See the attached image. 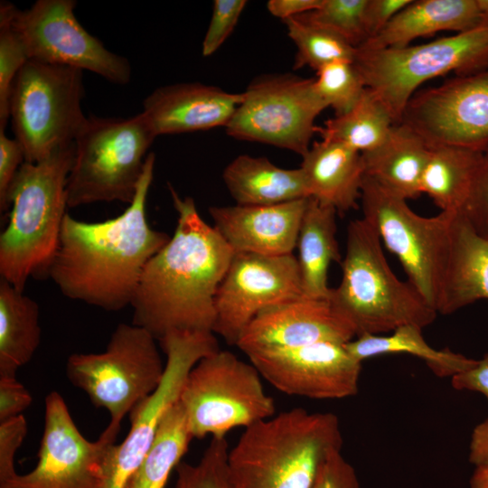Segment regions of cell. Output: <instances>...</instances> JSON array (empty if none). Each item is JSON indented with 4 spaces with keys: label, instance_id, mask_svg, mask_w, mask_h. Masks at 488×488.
<instances>
[{
    "label": "cell",
    "instance_id": "obj_8",
    "mask_svg": "<svg viewBox=\"0 0 488 488\" xmlns=\"http://www.w3.org/2000/svg\"><path fill=\"white\" fill-rule=\"evenodd\" d=\"M82 70L29 60L12 87L9 113L25 162H40L74 142L87 117Z\"/></svg>",
    "mask_w": 488,
    "mask_h": 488
},
{
    "label": "cell",
    "instance_id": "obj_13",
    "mask_svg": "<svg viewBox=\"0 0 488 488\" xmlns=\"http://www.w3.org/2000/svg\"><path fill=\"white\" fill-rule=\"evenodd\" d=\"M158 342L166 355L164 378L129 413L131 425L126 438L109 447L102 465L100 488H123L147 454L163 418L179 401L190 371L201 359L220 350L211 332L175 331Z\"/></svg>",
    "mask_w": 488,
    "mask_h": 488
},
{
    "label": "cell",
    "instance_id": "obj_2",
    "mask_svg": "<svg viewBox=\"0 0 488 488\" xmlns=\"http://www.w3.org/2000/svg\"><path fill=\"white\" fill-rule=\"evenodd\" d=\"M168 188L176 227L146 264L130 305L132 324L157 341L175 331L213 333L216 295L234 255L201 217L194 200Z\"/></svg>",
    "mask_w": 488,
    "mask_h": 488
},
{
    "label": "cell",
    "instance_id": "obj_34",
    "mask_svg": "<svg viewBox=\"0 0 488 488\" xmlns=\"http://www.w3.org/2000/svg\"><path fill=\"white\" fill-rule=\"evenodd\" d=\"M367 0H323L321 5L296 16L328 30L357 48L367 40L364 12Z\"/></svg>",
    "mask_w": 488,
    "mask_h": 488
},
{
    "label": "cell",
    "instance_id": "obj_36",
    "mask_svg": "<svg viewBox=\"0 0 488 488\" xmlns=\"http://www.w3.org/2000/svg\"><path fill=\"white\" fill-rule=\"evenodd\" d=\"M228 442L225 436L211 437L196 464L180 462L174 488H231L227 473Z\"/></svg>",
    "mask_w": 488,
    "mask_h": 488
},
{
    "label": "cell",
    "instance_id": "obj_20",
    "mask_svg": "<svg viewBox=\"0 0 488 488\" xmlns=\"http://www.w3.org/2000/svg\"><path fill=\"white\" fill-rule=\"evenodd\" d=\"M308 198L274 205L211 206L209 213L234 253L287 255L296 247Z\"/></svg>",
    "mask_w": 488,
    "mask_h": 488
},
{
    "label": "cell",
    "instance_id": "obj_26",
    "mask_svg": "<svg viewBox=\"0 0 488 488\" xmlns=\"http://www.w3.org/2000/svg\"><path fill=\"white\" fill-rule=\"evenodd\" d=\"M222 179L239 205H274L310 197L300 167L281 168L262 156H237L223 170Z\"/></svg>",
    "mask_w": 488,
    "mask_h": 488
},
{
    "label": "cell",
    "instance_id": "obj_47",
    "mask_svg": "<svg viewBox=\"0 0 488 488\" xmlns=\"http://www.w3.org/2000/svg\"><path fill=\"white\" fill-rule=\"evenodd\" d=\"M469 461L476 467H488V418L473 430L469 446Z\"/></svg>",
    "mask_w": 488,
    "mask_h": 488
},
{
    "label": "cell",
    "instance_id": "obj_39",
    "mask_svg": "<svg viewBox=\"0 0 488 488\" xmlns=\"http://www.w3.org/2000/svg\"><path fill=\"white\" fill-rule=\"evenodd\" d=\"M461 213L479 235L488 237V147L483 151L469 197Z\"/></svg>",
    "mask_w": 488,
    "mask_h": 488
},
{
    "label": "cell",
    "instance_id": "obj_49",
    "mask_svg": "<svg viewBox=\"0 0 488 488\" xmlns=\"http://www.w3.org/2000/svg\"><path fill=\"white\" fill-rule=\"evenodd\" d=\"M484 23H488V0H477Z\"/></svg>",
    "mask_w": 488,
    "mask_h": 488
},
{
    "label": "cell",
    "instance_id": "obj_29",
    "mask_svg": "<svg viewBox=\"0 0 488 488\" xmlns=\"http://www.w3.org/2000/svg\"><path fill=\"white\" fill-rule=\"evenodd\" d=\"M39 318L37 303L1 278L0 377H15L34 355L42 338Z\"/></svg>",
    "mask_w": 488,
    "mask_h": 488
},
{
    "label": "cell",
    "instance_id": "obj_16",
    "mask_svg": "<svg viewBox=\"0 0 488 488\" xmlns=\"http://www.w3.org/2000/svg\"><path fill=\"white\" fill-rule=\"evenodd\" d=\"M302 296L298 262L293 254L234 253L216 295L213 333L236 345L258 314Z\"/></svg>",
    "mask_w": 488,
    "mask_h": 488
},
{
    "label": "cell",
    "instance_id": "obj_6",
    "mask_svg": "<svg viewBox=\"0 0 488 488\" xmlns=\"http://www.w3.org/2000/svg\"><path fill=\"white\" fill-rule=\"evenodd\" d=\"M155 137L143 112L127 118L87 117L74 140L68 208L115 201L130 204Z\"/></svg>",
    "mask_w": 488,
    "mask_h": 488
},
{
    "label": "cell",
    "instance_id": "obj_17",
    "mask_svg": "<svg viewBox=\"0 0 488 488\" xmlns=\"http://www.w3.org/2000/svg\"><path fill=\"white\" fill-rule=\"evenodd\" d=\"M400 123L417 132L428 146L483 151L488 147V66L418 91Z\"/></svg>",
    "mask_w": 488,
    "mask_h": 488
},
{
    "label": "cell",
    "instance_id": "obj_48",
    "mask_svg": "<svg viewBox=\"0 0 488 488\" xmlns=\"http://www.w3.org/2000/svg\"><path fill=\"white\" fill-rule=\"evenodd\" d=\"M470 488H488V467H476L470 481Z\"/></svg>",
    "mask_w": 488,
    "mask_h": 488
},
{
    "label": "cell",
    "instance_id": "obj_12",
    "mask_svg": "<svg viewBox=\"0 0 488 488\" xmlns=\"http://www.w3.org/2000/svg\"><path fill=\"white\" fill-rule=\"evenodd\" d=\"M226 133L238 140L290 150L302 157L308 152L316 117L327 107L314 88V79L285 73L255 79Z\"/></svg>",
    "mask_w": 488,
    "mask_h": 488
},
{
    "label": "cell",
    "instance_id": "obj_27",
    "mask_svg": "<svg viewBox=\"0 0 488 488\" xmlns=\"http://www.w3.org/2000/svg\"><path fill=\"white\" fill-rule=\"evenodd\" d=\"M336 213L332 206L309 197L301 221L296 247L303 296L328 298V268L342 262L336 239Z\"/></svg>",
    "mask_w": 488,
    "mask_h": 488
},
{
    "label": "cell",
    "instance_id": "obj_30",
    "mask_svg": "<svg viewBox=\"0 0 488 488\" xmlns=\"http://www.w3.org/2000/svg\"><path fill=\"white\" fill-rule=\"evenodd\" d=\"M422 329L403 325L389 335L363 334L344 344L347 352L357 361L388 353H408L422 359L435 375L453 377L472 368L476 360L454 352L448 348L436 350L424 339Z\"/></svg>",
    "mask_w": 488,
    "mask_h": 488
},
{
    "label": "cell",
    "instance_id": "obj_18",
    "mask_svg": "<svg viewBox=\"0 0 488 488\" xmlns=\"http://www.w3.org/2000/svg\"><path fill=\"white\" fill-rule=\"evenodd\" d=\"M345 344V343H344ZM344 344L318 343L293 348L246 351L249 361L279 391L314 399L356 395L361 362Z\"/></svg>",
    "mask_w": 488,
    "mask_h": 488
},
{
    "label": "cell",
    "instance_id": "obj_15",
    "mask_svg": "<svg viewBox=\"0 0 488 488\" xmlns=\"http://www.w3.org/2000/svg\"><path fill=\"white\" fill-rule=\"evenodd\" d=\"M119 430L108 424L99 439L88 440L62 396L52 391L45 397L37 465L27 474L16 473L0 482V488H100L103 462Z\"/></svg>",
    "mask_w": 488,
    "mask_h": 488
},
{
    "label": "cell",
    "instance_id": "obj_9",
    "mask_svg": "<svg viewBox=\"0 0 488 488\" xmlns=\"http://www.w3.org/2000/svg\"><path fill=\"white\" fill-rule=\"evenodd\" d=\"M156 341L140 326L119 324L105 351L68 358L67 378L96 408L109 413V425L120 427L125 416L150 396L164 378L165 363Z\"/></svg>",
    "mask_w": 488,
    "mask_h": 488
},
{
    "label": "cell",
    "instance_id": "obj_38",
    "mask_svg": "<svg viewBox=\"0 0 488 488\" xmlns=\"http://www.w3.org/2000/svg\"><path fill=\"white\" fill-rule=\"evenodd\" d=\"M247 5L245 0H215L209 27L202 44L208 57L216 52L233 32Z\"/></svg>",
    "mask_w": 488,
    "mask_h": 488
},
{
    "label": "cell",
    "instance_id": "obj_4",
    "mask_svg": "<svg viewBox=\"0 0 488 488\" xmlns=\"http://www.w3.org/2000/svg\"><path fill=\"white\" fill-rule=\"evenodd\" d=\"M74 152L73 142L40 162L24 161L10 187L12 210L0 235V275L20 291L30 277L47 274L57 250Z\"/></svg>",
    "mask_w": 488,
    "mask_h": 488
},
{
    "label": "cell",
    "instance_id": "obj_35",
    "mask_svg": "<svg viewBox=\"0 0 488 488\" xmlns=\"http://www.w3.org/2000/svg\"><path fill=\"white\" fill-rule=\"evenodd\" d=\"M314 88L321 99L341 116L360 100L366 87L351 61H334L316 71Z\"/></svg>",
    "mask_w": 488,
    "mask_h": 488
},
{
    "label": "cell",
    "instance_id": "obj_44",
    "mask_svg": "<svg viewBox=\"0 0 488 488\" xmlns=\"http://www.w3.org/2000/svg\"><path fill=\"white\" fill-rule=\"evenodd\" d=\"M412 0H367L364 27L367 40L376 36ZM366 40V41H367Z\"/></svg>",
    "mask_w": 488,
    "mask_h": 488
},
{
    "label": "cell",
    "instance_id": "obj_33",
    "mask_svg": "<svg viewBox=\"0 0 488 488\" xmlns=\"http://www.w3.org/2000/svg\"><path fill=\"white\" fill-rule=\"evenodd\" d=\"M283 22L296 46L295 70L307 66L317 71L334 61H353L356 48L333 33L296 17Z\"/></svg>",
    "mask_w": 488,
    "mask_h": 488
},
{
    "label": "cell",
    "instance_id": "obj_28",
    "mask_svg": "<svg viewBox=\"0 0 488 488\" xmlns=\"http://www.w3.org/2000/svg\"><path fill=\"white\" fill-rule=\"evenodd\" d=\"M420 189L441 210L461 213L469 197L483 151L439 145L429 146Z\"/></svg>",
    "mask_w": 488,
    "mask_h": 488
},
{
    "label": "cell",
    "instance_id": "obj_41",
    "mask_svg": "<svg viewBox=\"0 0 488 488\" xmlns=\"http://www.w3.org/2000/svg\"><path fill=\"white\" fill-rule=\"evenodd\" d=\"M25 161L21 144L0 128V211L8 210L7 197L12 183Z\"/></svg>",
    "mask_w": 488,
    "mask_h": 488
},
{
    "label": "cell",
    "instance_id": "obj_23",
    "mask_svg": "<svg viewBox=\"0 0 488 488\" xmlns=\"http://www.w3.org/2000/svg\"><path fill=\"white\" fill-rule=\"evenodd\" d=\"M483 23L477 0L411 1L381 32L357 48L403 47L418 37L442 31L464 33Z\"/></svg>",
    "mask_w": 488,
    "mask_h": 488
},
{
    "label": "cell",
    "instance_id": "obj_1",
    "mask_svg": "<svg viewBox=\"0 0 488 488\" xmlns=\"http://www.w3.org/2000/svg\"><path fill=\"white\" fill-rule=\"evenodd\" d=\"M155 164L150 152L135 197L120 215L99 222L65 215L47 271L63 296L106 311L131 305L146 264L171 238L145 216Z\"/></svg>",
    "mask_w": 488,
    "mask_h": 488
},
{
    "label": "cell",
    "instance_id": "obj_19",
    "mask_svg": "<svg viewBox=\"0 0 488 488\" xmlns=\"http://www.w3.org/2000/svg\"><path fill=\"white\" fill-rule=\"evenodd\" d=\"M355 337L353 325L329 297L302 296L258 314L236 346L245 352L255 348H293L318 343L344 344Z\"/></svg>",
    "mask_w": 488,
    "mask_h": 488
},
{
    "label": "cell",
    "instance_id": "obj_43",
    "mask_svg": "<svg viewBox=\"0 0 488 488\" xmlns=\"http://www.w3.org/2000/svg\"><path fill=\"white\" fill-rule=\"evenodd\" d=\"M32 401L30 392L16 376L0 377V422L23 415Z\"/></svg>",
    "mask_w": 488,
    "mask_h": 488
},
{
    "label": "cell",
    "instance_id": "obj_21",
    "mask_svg": "<svg viewBox=\"0 0 488 488\" xmlns=\"http://www.w3.org/2000/svg\"><path fill=\"white\" fill-rule=\"evenodd\" d=\"M242 99L243 93L211 85L176 83L150 93L142 112L156 136L182 134L226 127Z\"/></svg>",
    "mask_w": 488,
    "mask_h": 488
},
{
    "label": "cell",
    "instance_id": "obj_31",
    "mask_svg": "<svg viewBox=\"0 0 488 488\" xmlns=\"http://www.w3.org/2000/svg\"><path fill=\"white\" fill-rule=\"evenodd\" d=\"M192 439L184 409L178 401L163 418L147 454L123 488H164Z\"/></svg>",
    "mask_w": 488,
    "mask_h": 488
},
{
    "label": "cell",
    "instance_id": "obj_7",
    "mask_svg": "<svg viewBox=\"0 0 488 488\" xmlns=\"http://www.w3.org/2000/svg\"><path fill=\"white\" fill-rule=\"evenodd\" d=\"M365 87L399 124L424 82L449 72L465 75L488 66V23L418 45L356 48L352 61Z\"/></svg>",
    "mask_w": 488,
    "mask_h": 488
},
{
    "label": "cell",
    "instance_id": "obj_32",
    "mask_svg": "<svg viewBox=\"0 0 488 488\" xmlns=\"http://www.w3.org/2000/svg\"><path fill=\"white\" fill-rule=\"evenodd\" d=\"M395 122L386 107L367 88L357 104L347 113L335 116L316 127L323 140L343 144L368 153L388 136Z\"/></svg>",
    "mask_w": 488,
    "mask_h": 488
},
{
    "label": "cell",
    "instance_id": "obj_42",
    "mask_svg": "<svg viewBox=\"0 0 488 488\" xmlns=\"http://www.w3.org/2000/svg\"><path fill=\"white\" fill-rule=\"evenodd\" d=\"M312 488H361L355 470L341 454L332 453L322 465Z\"/></svg>",
    "mask_w": 488,
    "mask_h": 488
},
{
    "label": "cell",
    "instance_id": "obj_45",
    "mask_svg": "<svg viewBox=\"0 0 488 488\" xmlns=\"http://www.w3.org/2000/svg\"><path fill=\"white\" fill-rule=\"evenodd\" d=\"M451 384L458 390L477 391L488 400V353L470 369L451 377Z\"/></svg>",
    "mask_w": 488,
    "mask_h": 488
},
{
    "label": "cell",
    "instance_id": "obj_40",
    "mask_svg": "<svg viewBox=\"0 0 488 488\" xmlns=\"http://www.w3.org/2000/svg\"><path fill=\"white\" fill-rule=\"evenodd\" d=\"M27 434L23 415L0 422V482L16 474L14 456Z\"/></svg>",
    "mask_w": 488,
    "mask_h": 488
},
{
    "label": "cell",
    "instance_id": "obj_10",
    "mask_svg": "<svg viewBox=\"0 0 488 488\" xmlns=\"http://www.w3.org/2000/svg\"><path fill=\"white\" fill-rule=\"evenodd\" d=\"M363 219L381 243L397 256L408 281L438 313L447 268L450 227L455 213L423 217L403 199L364 176L361 191Z\"/></svg>",
    "mask_w": 488,
    "mask_h": 488
},
{
    "label": "cell",
    "instance_id": "obj_46",
    "mask_svg": "<svg viewBox=\"0 0 488 488\" xmlns=\"http://www.w3.org/2000/svg\"><path fill=\"white\" fill-rule=\"evenodd\" d=\"M322 2L323 0H270L267 8L272 15L285 21L318 8Z\"/></svg>",
    "mask_w": 488,
    "mask_h": 488
},
{
    "label": "cell",
    "instance_id": "obj_11",
    "mask_svg": "<svg viewBox=\"0 0 488 488\" xmlns=\"http://www.w3.org/2000/svg\"><path fill=\"white\" fill-rule=\"evenodd\" d=\"M179 402L192 438L225 436L235 427H248L276 411L264 390L261 375L251 362L229 351L201 359L188 373Z\"/></svg>",
    "mask_w": 488,
    "mask_h": 488
},
{
    "label": "cell",
    "instance_id": "obj_24",
    "mask_svg": "<svg viewBox=\"0 0 488 488\" xmlns=\"http://www.w3.org/2000/svg\"><path fill=\"white\" fill-rule=\"evenodd\" d=\"M480 299H488V237L479 235L462 213H455L438 313L451 314Z\"/></svg>",
    "mask_w": 488,
    "mask_h": 488
},
{
    "label": "cell",
    "instance_id": "obj_25",
    "mask_svg": "<svg viewBox=\"0 0 488 488\" xmlns=\"http://www.w3.org/2000/svg\"><path fill=\"white\" fill-rule=\"evenodd\" d=\"M430 147L412 128L395 124L375 149L361 154L365 175L403 199L421 194L420 183Z\"/></svg>",
    "mask_w": 488,
    "mask_h": 488
},
{
    "label": "cell",
    "instance_id": "obj_5",
    "mask_svg": "<svg viewBox=\"0 0 488 488\" xmlns=\"http://www.w3.org/2000/svg\"><path fill=\"white\" fill-rule=\"evenodd\" d=\"M341 265V283L331 289L329 299L352 323L356 337L380 335L403 325L423 329L435 321L437 312L408 281L396 277L379 234L363 218L348 225Z\"/></svg>",
    "mask_w": 488,
    "mask_h": 488
},
{
    "label": "cell",
    "instance_id": "obj_22",
    "mask_svg": "<svg viewBox=\"0 0 488 488\" xmlns=\"http://www.w3.org/2000/svg\"><path fill=\"white\" fill-rule=\"evenodd\" d=\"M302 158L300 168L310 197L339 212L357 208L365 176L361 153L322 139Z\"/></svg>",
    "mask_w": 488,
    "mask_h": 488
},
{
    "label": "cell",
    "instance_id": "obj_3",
    "mask_svg": "<svg viewBox=\"0 0 488 488\" xmlns=\"http://www.w3.org/2000/svg\"><path fill=\"white\" fill-rule=\"evenodd\" d=\"M339 418L331 412L285 410L245 428L229 450L231 488H312L334 451L341 450Z\"/></svg>",
    "mask_w": 488,
    "mask_h": 488
},
{
    "label": "cell",
    "instance_id": "obj_14",
    "mask_svg": "<svg viewBox=\"0 0 488 488\" xmlns=\"http://www.w3.org/2000/svg\"><path fill=\"white\" fill-rule=\"evenodd\" d=\"M5 4L29 60L86 70L116 84L129 82L128 61L84 29L74 14L75 0H38L25 10Z\"/></svg>",
    "mask_w": 488,
    "mask_h": 488
},
{
    "label": "cell",
    "instance_id": "obj_37",
    "mask_svg": "<svg viewBox=\"0 0 488 488\" xmlns=\"http://www.w3.org/2000/svg\"><path fill=\"white\" fill-rule=\"evenodd\" d=\"M29 61L25 46L13 26L5 4L0 5V128L10 119L9 101L13 83Z\"/></svg>",
    "mask_w": 488,
    "mask_h": 488
}]
</instances>
